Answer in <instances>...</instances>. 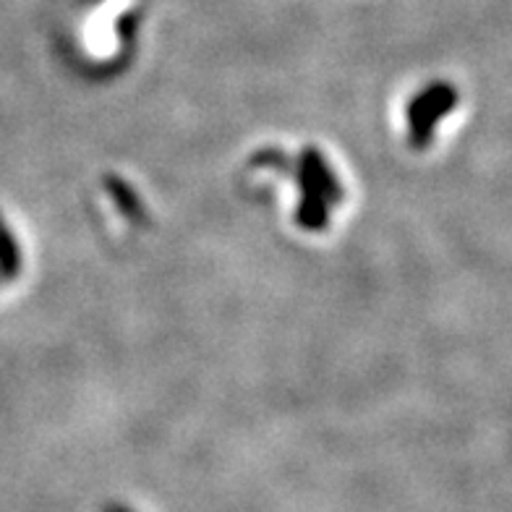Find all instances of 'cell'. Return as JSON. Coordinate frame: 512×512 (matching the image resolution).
I'll use <instances>...</instances> for the list:
<instances>
[{
    "label": "cell",
    "instance_id": "6da1fadb",
    "mask_svg": "<svg viewBox=\"0 0 512 512\" xmlns=\"http://www.w3.org/2000/svg\"><path fill=\"white\" fill-rule=\"evenodd\" d=\"M16 267H19V251H16L14 238L8 236L6 225L0 220V272L3 275H14Z\"/></svg>",
    "mask_w": 512,
    "mask_h": 512
}]
</instances>
